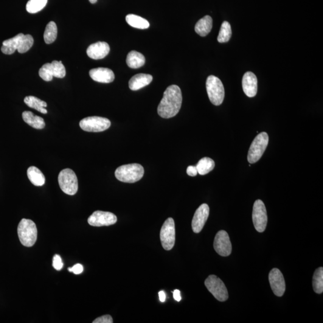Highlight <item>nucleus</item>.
<instances>
[{
	"label": "nucleus",
	"instance_id": "obj_39",
	"mask_svg": "<svg viewBox=\"0 0 323 323\" xmlns=\"http://www.w3.org/2000/svg\"><path fill=\"white\" fill-rule=\"evenodd\" d=\"M159 300L162 302H164L166 300V294L164 291H161L159 293Z\"/></svg>",
	"mask_w": 323,
	"mask_h": 323
},
{
	"label": "nucleus",
	"instance_id": "obj_10",
	"mask_svg": "<svg viewBox=\"0 0 323 323\" xmlns=\"http://www.w3.org/2000/svg\"><path fill=\"white\" fill-rule=\"evenodd\" d=\"M252 218L255 230L258 232L265 231L268 223V215L265 204L260 199L254 202Z\"/></svg>",
	"mask_w": 323,
	"mask_h": 323
},
{
	"label": "nucleus",
	"instance_id": "obj_26",
	"mask_svg": "<svg viewBox=\"0 0 323 323\" xmlns=\"http://www.w3.org/2000/svg\"><path fill=\"white\" fill-rule=\"evenodd\" d=\"M196 167L197 168L198 173L201 176L206 175L214 169L215 162L212 159L205 157L198 162Z\"/></svg>",
	"mask_w": 323,
	"mask_h": 323
},
{
	"label": "nucleus",
	"instance_id": "obj_5",
	"mask_svg": "<svg viewBox=\"0 0 323 323\" xmlns=\"http://www.w3.org/2000/svg\"><path fill=\"white\" fill-rule=\"evenodd\" d=\"M269 136L268 134L263 132L255 137L251 143L249 150L247 159L251 164H254L263 156L268 145Z\"/></svg>",
	"mask_w": 323,
	"mask_h": 323
},
{
	"label": "nucleus",
	"instance_id": "obj_35",
	"mask_svg": "<svg viewBox=\"0 0 323 323\" xmlns=\"http://www.w3.org/2000/svg\"><path fill=\"white\" fill-rule=\"evenodd\" d=\"M113 320L109 315H105L95 319L93 323H113Z\"/></svg>",
	"mask_w": 323,
	"mask_h": 323
},
{
	"label": "nucleus",
	"instance_id": "obj_29",
	"mask_svg": "<svg viewBox=\"0 0 323 323\" xmlns=\"http://www.w3.org/2000/svg\"><path fill=\"white\" fill-rule=\"evenodd\" d=\"M232 36L231 26L228 22L224 21L221 24L220 32L217 37L219 43H226L230 40Z\"/></svg>",
	"mask_w": 323,
	"mask_h": 323
},
{
	"label": "nucleus",
	"instance_id": "obj_14",
	"mask_svg": "<svg viewBox=\"0 0 323 323\" xmlns=\"http://www.w3.org/2000/svg\"><path fill=\"white\" fill-rule=\"evenodd\" d=\"M210 214V208L206 204H202L196 210L194 215L192 227L193 231L196 234L201 232L206 224Z\"/></svg>",
	"mask_w": 323,
	"mask_h": 323
},
{
	"label": "nucleus",
	"instance_id": "obj_34",
	"mask_svg": "<svg viewBox=\"0 0 323 323\" xmlns=\"http://www.w3.org/2000/svg\"><path fill=\"white\" fill-rule=\"evenodd\" d=\"M52 265L56 270L60 271L63 269L64 263L60 255L55 254L53 256Z\"/></svg>",
	"mask_w": 323,
	"mask_h": 323
},
{
	"label": "nucleus",
	"instance_id": "obj_33",
	"mask_svg": "<svg viewBox=\"0 0 323 323\" xmlns=\"http://www.w3.org/2000/svg\"><path fill=\"white\" fill-rule=\"evenodd\" d=\"M39 75L44 81H50L53 79L51 64L46 63L43 65L39 70Z\"/></svg>",
	"mask_w": 323,
	"mask_h": 323
},
{
	"label": "nucleus",
	"instance_id": "obj_1",
	"mask_svg": "<svg viewBox=\"0 0 323 323\" xmlns=\"http://www.w3.org/2000/svg\"><path fill=\"white\" fill-rule=\"evenodd\" d=\"M182 99L181 89L178 86L173 85L168 87L158 106L159 116L164 119L176 116L181 108Z\"/></svg>",
	"mask_w": 323,
	"mask_h": 323
},
{
	"label": "nucleus",
	"instance_id": "obj_30",
	"mask_svg": "<svg viewBox=\"0 0 323 323\" xmlns=\"http://www.w3.org/2000/svg\"><path fill=\"white\" fill-rule=\"evenodd\" d=\"M47 3V0H29L26 9L30 13H36L43 10Z\"/></svg>",
	"mask_w": 323,
	"mask_h": 323
},
{
	"label": "nucleus",
	"instance_id": "obj_6",
	"mask_svg": "<svg viewBox=\"0 0 323 323\" xmlns=\"http://www.w3.org/2000/svg\"><path fill=\"white\" fill-rule=\"evenodd\" d=\"M59 185L62 190L69 195H74L78 190V179L75 173L67 168L62 170L58 176Z\"/></svg>",
	"mask_w": 323,
	"mask_h": 323
},
{
	"label": "nucleus",
	"instance_id": "obj_31",
	"mask_svg": "<svg viewBox=\"0 0 323 323\" xmlns=\"http://www.w3.org/2000/svg\"><path fill=\"white\" fill-rule=\"evenodd\" d=\"M53 77L63 78L66 75V68L62 61H53L51 63Z\"/></svg>",
	"mask_w": 323,
	"mask_h": 323
},
{
	"label": "nucleus",
	"instance_id": "obj_3",
	"mask_svg": "<svg viewBox=\"0 0 323 323\" xmlns=\"http://www.w3.org/2000/svg\"><path fill=\"white\" fill-rule=\"evenodd\" d=\"M18 234L22 245L27 247L33 246L37 239L36 224L30 219H22L18 227Z\"/></svg>",
	"mask_w": 323,
	"mask_h": 323
},
{
	"label": "nucleus",
	"instance_id": "obj_18",
	"mask_svg": "<svg viewBox=\"0 0 323 323\" xmlns=\"http://www.w3.org/2000/svg\"><path fill=\"white\" fill-rule=\"evenodd\" d=\"M153 77L150 74H138L132 77L129 81V87L132 91H138L149 85Z\"/></svg>",
	"mask_w": 323,
	"mask_h": 323
},
{
	"label": "nucleus",
	"instance_id": "obj_25",
	"mask_svg": "<svg viewBox=\"0 0 323 323\" xmlns=\"http://www.w3.org/2000/svg\"><path fill=\"white\" fill-rule=\"evenodd\" d=\"M24 103L29 108L35 109L41 113H47V109L45 108L47 106V103L38 98L34 96H28L25 98Z\"/></svg>",
	"mask_w": 323,
	"mask_h": 323
},
{
	"label": "nucleus",
	"instance_id": "obj_4",
	"mask_svg": "<svg viewBox=\"0 0 323 323\" xmlns=\"http://www.w3.org/2000/svg\"><path fill=\"white\" fill-rule=\"evenodd\" d=\"M206 88L209 99L213 105H221L224 98V89L221 81L215 75H210L206 81Z\"/></svg>",
	"mask_w": 323,
	"mask_h": 323
},
{
	"label": "nucleus",
	"instance_id": "obj_23",
	"mask_svg": "<svg viewBox=\"0 0 323 323\" xmlns=\"http://www.w3.org/2000/svg\"><path fill=\"white\" fill-rule=\"evenodd\" d=\"M27 176L30 181L36 186H42L46 181V179L44 174L38 168L34 167H30L27 170Z\"/></svg>",
	"mask_w": 323,
	"mask_h": 323
},
{
	"label": "nucleus",
	"instance_id": "obj_40",
	"mask_svg": "<svg viewBox=\"0 0 323 323\" xmlns=\"http://www.w3.org/2000/svg\"><path fill=\"white\" fill-rule=\"evenodd\" d=\"M89 1H90V2H91V3L95 4V3H96L98 0H89Z\"/></svg>",
	"mask_w": 323,
	"mask_h": 323
},
{
	"label": "nucleus",
	"instance_id": "obj_36",
	"mask_svg": "<svg viewBox=\"0 0 323 323\" xmlns=\"http://www.w3.org/2000/svg\"><path fill=\"white\" fill-rule=\"evenodd\" d=\"M68 270L75 275L80 274L82 273L83 271V266L82 265H81V264L77 263L76 265L72 267V268H69Z\"/></svg>",
	"mask_w": 323,
	"mask_h": 323
},
{
	"label": "nucleus",
	"instance_id": "obj_24",
	"mask_svg": "<svg viewBox=\"0 0 323 323\" xmlns=\"http://www.w3.org/2000/svg\"><path fill=\"white\" fill-rule=\"evenodd\" d=\"M126 21L130 26L138 29H147L150 27L149 22L145 19L133 14L126 16Z\"/></svg>",
	"mask_w": 323,
	"mask_h": 323
},
{
	"label": "nucleus",
	"instance_id": "obj_11",
	"mask_svg": "<svg viewBox=\"0 0 323 323\" xmlns=\"http://www.w3.org/2000/svg\"><path fill=\"white\" fill-rule=\"evenodd\" d=\"M117 217L110 212L96 211L88 218L90 225L95 227L113 225L117 222Z\"/></svg>",
	"mask_w": 323,
	"mask_h": 323
},
{
	"label": "nucleus",
	"instance_id": "obj_16",
	"mask_svg": "<svg viewBox=\"0 0 323 323\" xmlns=\"http://www.w3.org/2000/svg\"><path fill=\"white\" fill-rule=\"evenodd\" d=\"M89 75L92 80L103 83H111L115 78L114 72L111 70L102 67L90 70Z\"/></svg>",
	"mask_w": 323,
	"mask_h": 323
},
{
	"label": "nucleus",
	"instance_id": "obj_27",
	"mask_svg": "<svg viewBox=\"0 0 323 323\" xmlns=\"http://www.w3.org/2000/svg\"><path fill=\"white\" fill-rule=\"evenodd\" d=\"M58 28L55 22L51 21L47 25L44 33V40L46 44H51L57 39Z\"/></svg>",
	"mask_w": 323,
	"mask_h": 323
},
{
	"label": "nucleus",
	"instance_id": "obj_22",
	"mask_svg": "<svg viewBox=\"0 0 323 323\" xmlns=\"http://www.w3.org/2000/svg\"><path fill=\"white\" fill-rule=\"evenodd\" d=\"M213 27V19L210 16H204L196 23L195 30L200 36H205L209 35Z\"/></svg>",
	"mask_w": 323,
	"mask_h": 323
},
{
	"label": "nucleus",
	"instance_id": "obj_15",
	"mask_svg": "<svg viewBox=\"0 0 323 323\" xmlns=\"http://www.w3.org/2000/svg\"><path fill=\"white\" fill-rule=\"evenodd\" d=\"M110 48L106 42L98 41L90 45L86 53L89 58L95 60H101L108 55Z\"/></svg>",
	"mask_w": 323,
	"mask_h": 323
},
{
	"label": "nucleus",
	"instance_id": "obj_32",
	"mask_svg": "<svg viewBox=\"0 0 323 323\" xmlns=\"http://www.w3.org/2000/svg\"><path fill=\"white\" fill-rule=\"evenodd\" d=\"M34 44V38L30 35H24L18 48V51L20 53H24L29 51L32 48Z\"/></svg>",
	"mask_w": 323,
	"mask_h": 323
},
{
	"label": "nucleus",
	"instance_id": "obj_38",
	"mask_svg": "<svg viewBox=\"0 0 323 323\" xmlns=\"http://www.w3.org/2000/svg\"><path fill=\"white\" fill-rule=\"evenodd\" d=\"M173 296L174 299L176 300V301L179 302L181 300V294H180V291L179 290H174V293H173Z\"/></svg>",
	"mask_w": 323,
	"mask_h": 323
},
{
	"label": "nucleus",
	"instance_id": "obj_17",
	"mask_svg": "<svg viewBox=\"0 0 323 323\" xmlns=\"http://www.w3.org/2000/svg\"><path fill=\"white\" fill-rule=\"evenodd\" d=\"M243 88L244 93L250 98L254 97L257 92V79L252 72H247L243 78Z\"/></svg>",
	"mask_w": 323,
	"mask_h": 323
},
{
	"label": "nucleus",
	"instance_id": "obj_37",
	"mask_svg": "<svg viewBox=\"0 0 323 323\" xmlns=\"http://www.w3.org/2000/svg\"><path fill=\"white\" fill-rule=\"evenodd\" d=\"M187 174L191 177L196 176L198 174L197 168L195 166H189L187 169Z\"/></svg>",
	"mask_w": 323,
	"mask_h": 323
},
{
	"label": "nucleus",
	"instance_id": "obj_21",
	"mask_svg": "<svg viewBox=\"0 0 323 323\" xmlns=\"http://www.w3.org/2000/svg\"><path fill=\"white\" fill-rule=\"evenodd\" d=\"M145 62L144 56L135 50L129 52L126 58V63L131 69H139L144 66Z\"/></svg>",
	"mask_w": 323,
	"mask_h": 323
},
{
	"label": "nucleus",
	"instance_id": "obj_13",
	"mask_svg": "<svg viewBox=\"0 0 323 323\" xmlns=\"http://www.w3.org/2000/svg\"><path fill=\"white\" fill-rule=\"evenodd\" d=\"M272 290L277 296L282 297L286 291V283L283 275L279 269H272L269 274Z\"/></svg>",
	"mask_w": 323,
	"mask_h": 323
},
{
	"label": "nucleus",
	"instance_id": "obj_20",
	"mask_svg": "<svg viewBox=\"0 0 323 323\" xmlns=\"http://www.w3.org/2000/svg\"><path fill=\"white\" fill-rule=\"evenodd\" d=\"M22 118L25 122L32 127L36 129H42L45 127V122L43 118L36 116L32 111H25L22 113Z\"/></svg>",
	"mask_w": 323,
	"mask_h": 323
},
{
	"label": "nucleus",
	"instance_id": "obj_28",
	"mask_svg": "<svg viewBox=\"0 0 323 323\" xmlns=\"http://www.w3.org/2000/svg\"><path fill=\"white\" fill-rule=\"evenodd\" d=\"M313 286L314 291L317 294H322L323 292V268L320 267L314 272Z\"/></svg>",
	"mask_w": 323,
	"mask_h": 323
},
{
	"label": "nucleus",
	"instance_id": "obj_19",
	"mask_svg": "<svg viewBox=\"0 0 323 323\" xmlns=\"http://www.w3.org/2000/svg\"><path fill=\"white\" fill-rule=\"evenodd\" d=\"M24 34L20 33L14 37L5 40L2 43L1 52L5 55H12L18 50Z\"/></svg>",
	"mask_w": 323,
	"mask_h": 323
},
{
	"label": "nucleus",
	"instance_id": "obj_2",
	"mask_svg": "<svg viewBox=\"0 0 323 323\" xmlns=\"http://www.w3.org/2000/svg\"><path fill=\"white\" fill-rule=\"evenodd\" d=\"M144 170L142 165L131 164L120 166L115 171V176L118 180L133 183L140 180L144 176Z\"/></svg>",
	"mask_w": 323,
	"mask_h": 323
},
{
	"label": "nucleus",
	"instance_id": "obj_12",
	"mask_svg": "<svg viewBox=\"0 0 323 323\" xmlns=\"http://www.w3.org/2000/svg\"><path fill=\"white\" fill-rule=\"evenodd\" d=\"M215 251L221 256H228L232 252V244L228 234L224 230H220L216 234L214 241Z\"/></svg>",
	"mask_w": 323,
	"mask_h": 323
},
{
	"label": "nucleus",
	"instance_id": "obj_8",
	"mask_svg": "<svg viewBox=\"0 0 323 323\" xmlns=\"http://www.w3.org/2000/svg\"><path fill=\"white\" fill-rule=\"evenodd\" d=\"M111 126V122L105 117L92 116L84 118L80 122L83 131L91 133H99L107 130Z\"/></svg>",
	"mask_w": 323,
	"mask_h": 323
},
{
	"label": "nucleus",
	"instance_id": "obj_9",
	"mask_svg": "<svg viewBox=\"0 0 323 323\" xmlns=\"http://www.w3.org/2000/svg\"><path fill=\"white\" fill-rule=\"evenodd\" d=\"M160 238L165 251H171L173 248L176 241V229L173 218H168L165 220L161 230Z\"/></svg>",
	"mask_w": 323,
	"mask_h": 323
},
{
	"label": "nucleus",
	"instance_id": "obj_7",
	"mask_svg": "<svg viewBox=\"0 0 323 323\" xmlns=\"http://www.w3.org/2000/svg\"><path fill=\"white\" fill-rule=\"evenodd\" d=\"M205 285L215 298L220 302L228 299L229 294L224 283L215 275H210L205 281Z\"/></svg>",
	"mask_w": 323,
	"mask_h": 323
}]
</instances>
